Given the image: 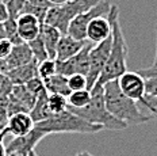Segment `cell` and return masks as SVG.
<instances>
[{"label":"cell","instance_id":"obj_1","mask_svg":"<svg viewBox=\"0 0 157 156\" xmlns=\"http://www.w3.org/2000/svg\"><path fill=\"white\" fill-rule=\"evenodd\" d=\"M107 18L111 22V50L104 67L102 75L98 79L94 87H103L109 82H115L125 72H127V56H129V48H127L125 35L119 22V7L113 4L107 14Z\"/></svg>","mask_w":157,"mask_h":156},{"label":"cell","instance_id":"obj_2","mask_svg":"<svg viewBox=\"0 0 157 156\" xmlns=\"http://www.w3.org/2000/svg\"><path fill=\"white\" fill-rule=\"evenodd\" d=\"M103 96L107 110L117 119L125 122L127 126L141 125L148 122L152 115H144L137 106V102L127 98L121 91L118 82H109L103 86Z\"/></svg>","mask_w":157,"mask_h":156},{"label":"cell","instance_id":"obj_3","mask_svg":"<svg viewBox=\"0 0 157 156\" xmlns=\"http://www.w3.org/2000/svg\"><path fill=\"white\" fill-rule=\"evenodd\" d=\"M68 110H71L73 114L86 119L87 122L102 126L103 129L122 131V129L127 128L125 122L117 119L107 110L103 96V87H94L91 90V100L86 107H83V109H68Z\"/></svg>","mask_w":157,"mask_h":156},{"label":"cell","instance_id":"obj_4","mask_svg":"<svg viewBox=\"0 0 157 156\" xmlns=\"http://www.w3.org/2000/svg\"><path fill=\"white\" fill-rule=\"evenodd\" d=\"M35 128L42 131L45 135H52V133H80V135H92L102 131V126L94 125V123L87 122L81 117L71 111L65 110L58 114H52L48 119L35 123Z\"/></svg>","mask_w":157,"mask_h":156},{"label":"cell","instance_id":"obj_5","mask_svg":"<svg viewBox=\"0 0 157 156\" xmlns=\"http://www.w3.org/2000/svg\"><path fill=\"white\" fill-rule=\"evenodd\" d=\"M100 0H69L63 6H52L45 17V25L58 29L63 34H67L69 23L77 15L95 7Z\"/></svg>","mask_w":157,"mask_h":156},{"label":"cell","instance_id":"obj_6","mask_svg":"<svg viewBox=\"0 0 157 156\" xmlns=\"http://www.w3.org/2000/svg\"><path fill=\"white\" fill-rule=\"evenodd\" d=\"M110 2L109 0H100L95 7L90 8L88 11L83 12V14L77 15L76 18L69 23L67 34L73 37L75 40L78 41H87V26L94 18L98 17H106L110 11Z\"/></svg>","mask_w":157,"mask_h":156},{"label":"cell","instance_id":"obj_7","mask_svg":"<svg viewBox=\"0 0 157 156\" xmlns=\"http://www.w3.org/2000/svg\"><path fill=\"white\" fill-rule=\"evenodd\" d=\"M111 42L113 38H107L100 44H96L92 46V49L90 52V71L87 73V88L92 90L94 86L96 84L98 79L102 75L104 67L107 64L111 50Z\"/></svg>","mask_w":157,"mask_h":156},{"label":"cell","instance_id":"obj_8","mask_svg":"<svg viewBox=\"0 0 157 156\" xmlns=\"http://www.w3.org/2000/svg\"><path fill=\"white\" fill-rule=\"evenodd\" d=\"M92 46L94 44L87 41L83 49L77 54H75L73 57L68 58L65 61H56L57 73L63 75L65 77H69L75 73H81L87 76L88 71H90V52L92 49Z\"/></svg>","mask_w":157,"mask_h":156},{"label":"cell","instance_id":"obj_9","mask_svg":"<svg viewBox=\"0 0 157 156\" xmlns=\"http://www.w3.org/2000/svg\"><path fill=\"white\" fill-rule=\"evenodd\" d=\"M8 117L18 113H30L34 107L37 96L27 90L25 84L12 86L11 92L8 94Z\"/></svg>","mask_w":157,"mask_h":156},{"label":"cell","instance_id":"obj_10","mask_svg":"<svg viewBox=\"0 0 157 156\" xmlns=\"http://www.w3.org/2000/svg\"><path fill=\"white\" fill-rule=\"evenodd\" d=\"M121 91L127 98L142 102L146 96V80L138 72H130L127 71L117 80Z\"/></svg>","mask_w":157,"mask_h":156},{"label":"cell","instance_id":"obj_11","mask_svg":"<svg viewBox=\"0 0 157 156\" xmlns=\"http://www.w3.org/2000/svg\"><path fill=\"white\" fill-rule=\"evenodd\" d=\"M44 137H46V135L34 126L33 131L27 133L26 136L14 137L8 142V145L6 147L7 148V154L12 156H29V154L31 151H34L37 144Z\"/></svg>","mask_w":157,"mask_h":156},{"label":"cell","instance_id":"obj_12","mask_svg":"<svg viewBox=\"0 0 157 156\" xmlns=\"http://www.w3.org/2000/svg\"><path fill=\"white\" fill-rule=\"evenodd\" d=\"M42 22L31 14H21L16 18V26H18L19 37L23 42H30L39 35L42 27Z\"/></svg>","mask_w":157,"mask_h":156},{"label":"cell","instance_id":"obj_13","mask_svg":"<svg viewBox=\"0 0 157 156\" xmlns=\"http://www.w3.org/2000/svg\"><path fill=\"white\" fill-rule=\"evenodd\" d=\"M111 37V22L106 17L94 18L87 26V41L96 45Z\"/></svg>","mask_w":157,"mask_h":156},{"label":"cell","instance_id":"obj_14","mask_svg":"<svg viewBox=\"0 0 157 156\" xmlns=\"http://www.w3.org/2000/svg\"><path fill=\"white\" fill-rule=\"evenodd\" d=\"M35 123L29 113H18V114L8 117L6 128L8 131V135L14 137H21V136H26L27 133H30Z\"/></svg>","mask_w":157,"mask_h":156},{"label":"cell","instance_id":"obj_15","mask_svg":"<svg viewBox=\"0 0 157 156\" xmlns=\"http://www.w3.org/2000/svg\"><path fill=\"white\" fill-rule=\"evenodd\" d=\"M33 60H35L34 56H33V52L29 46V44L26 42H22V44H18V45H14L12 46V50L10 53V56L4 60L6 65H7V69L8 72L14 68H18V67H22V65H26V64L31 63Z\"/></svg>","mask_w":157,"mask_h":156},{"label":"cell","instance_id":"obj_16","mask_svg":"<svg viewBox=\"0 0 157 156\" xmlns=\"http://www.w3.org/2000/svg\"><path fill=\"white\" fill-rule=\"evenodd\" d=\"M87 41H78L68 34H63L60 42L57 45V52H56V61H65L68 58L73 57L84 48Z\"/></svg>","mask_w":157,"mask_h":156},{"label":"cell","instance_id":"obj_17","mask_svg":"<svg viewBox=\"0 0 157 156\" xmlns=\"http://www.w3.org/2000/svg\"><path fill=\"white\" fill-rule=\"evenodd\" d=\"M38 64L39 63L37 60H33L31 63L26 64V65L14 68L7 73L8 79L11 80V83L14 86H16V84H26L31 79H34L35 76H38Z\"/></svg>","mask_w":157,"mask_h":156},{"label":"cell","instance_id":"obj_18","mask_svg":"<svg viewBox=\"0 0 157 156\" xmlns=\"http://www.w3.org/2000/svg\"><path fill=\"white\" fill-rule=\"evenodd\" d=\"M41 37L44 40V45L46 48L48 56L52 60H56V52H57V45L60 42L63 33H61L58 29L53 27V26L49 25H42L41 27Z\"/></svg>","mask_w":157,"mask_h":156},{"label":"cell","instance_id":"obj_19","mask_svg":"<svg viewBox=\"0 0 157 156\" xmlns=\"http://www.w3.org/2000/svg\"><path fill=\"white\" fill-rule=\"evenodd\" d=\"M48 98H49V92L48 91H44L37 96L34 103V107L31 109V111L29 113L30 117L33 118L34 123H38L41 121H45L49 117L52 115V111L49 109V103H48Z\"/></svg>","mask_w":157,"mask_h":156},{"label":"cell","instance_id":"obj_20","mask_svg":"<svg viewBox=\"0 0 157 156\" xmlns=\"http://www.w3.org/2000/svg\"><path fill=\"white\" fill-rule=\"evenodd\" d=\"M44 84L49 94H60V95L67 96V98L71 94V90L68 87V77L63 76V75L56 73L52 77L44 80Z\"/></svg>","mask_w":157,"mask_h":156},{"label":"cell","instance_id":"obj_21","mask_svg":"<svg viewBox=\"0 0 157 156\" xmlns=\"http://www.w3.org/2000/svg\"><path fill=\"white\" fill-rule=\"evenodd\" d=\"M68 109H83L91 100V91L90 90H80L73 91L68 96Z\"/></svg>","mask_w":157,"mask_h":156},{"label":"cell","instance_id":"obj_22","mask_svg":"<svg viewBox=\"0 0 157 156\" xmlns=\"http://www.w3.org/2000/svg\"><path fill=\"white\" fill-rule=\"evenodd\" d=\"M3 27H4V38L8 40L12 45H18L22 44L21 37L18 33V26H16V19L14 18H8L7 21L3 22Z\"/></svg>","mask_w":157,"mask_h":156},{"label":"cell","instance_id":"obj_23","mask_svg":"<svg viewBox=\"0 0 157 156\" xmlns=\"http://www.w3.org/2000/svg\"><path fill=\"white\" fill-rule=\"evenodd\" d=\"M48 103H49V109H50L52 114H58V113H63L68 109L67 96H63L60 94H49Z\"/></svg>","mask_w":157,"mask_h":156},{"label":"cell","instance_id":"obj_24","mask_svg":"<svg viewBox=\"0 0 157 156\" xmlns=\"http://www.w3.org/2000/svg\"><path fill=\"white\" fill-rule=\"evenodd\" d=\"M27 44H29V46H30V49L33 52V56H34V58L38 61V63L45 61V60L49 58L46 48H45V45H44V40H42V37H41V33H39V35L35 38V40L27 42Z\"/></svg>","mask_w":157,"mask_h":156},{"label":"cell","instance_id":"obj_25","mask_svg":"<svg viewBox=\"0 0 157 156\" xmlns=\"http://www.w3.org/2000/svg\"><path fill=\"white\" fill-rule=\"evenodd\" d=\"M57 73V65H56V60L48 58L45 61H41L38 64V76L42 80H46L52 77L53 75Z\"/></svg>","mask_w":157,"mask_h":156},{"label":"cell","instance_id":"obj_26","mask_svg":"<svg viewBox=\"0 0 157 156\" xmlns=\"http://www.w3.org/2000/svg\"><path fill=\"white\" fill-rule=\"evenodd\" d=\"M68 87H69L71 92H73V91H80V90H88L86 75L75 73V75H72V76H69L68 77Z\"/></svg>","mask_w":157,"mask_h":156},{"label":"cell","instance_id":"obj_27","mask_svg":"<svg viewBox=\"0 0 157 156\" xmlns=\"http://www.w3.org/2000/svg\"><path fill=\"white\" fill-rule=\"evenodd\" d=\"M25 86L27 87V90L30 91L31 94H34L35 96H38L39 94L44 92V91H46V88H45V84H44V80H42L39 76H35L34 79H31L30 82L26 83Z\"/></svg>","mask_w":157,"mask_h":156},{"label":"cell","instance_id":"obj_28","mask_svg":"<svg viewBox=\"0 0 157 156\" xmlns=\"http://www.w3.org/2000/svg\"><path fill=\"white\" fill-rule=\"evenodd\" d=\"M12 86L14 84L11 83L7 75L0 72V96H8V94L12 90Z\"/></svg>","mask_w":157,"mask_h":156},{"label":"cell","instance_id":"obj_29","mask_svg":"<svg viewBox=\"0 0 157 156\" xmlns=\"http://www.w3.org/2000/svg\"><path fill=\"white\" fill-rule=\"evenodd\" d=\"M141 103L148 107V109L150 110V113H152V117L157 119V96H149V95H146Z\"/></svg>","mask_w":157,"mask_h":156},{"label":"cell","instance_id":"obj_30","mask_svg":"<svg viewBox=\"0 0 157 156\" xmlns=\"http://www.w3.org/2000/svg\"><path fill=\"white\" fill-rule=\"evenodd\" d=\"M8 119V98L0 96V123H7Z\"/></svg>","mask_w":157,"mask_h":156},{"label":"cell","instance_id":"obj_31","mask_svg":"<svg viewBox=\"0 0 157 156\" xmlns=\"http://www.w3.org/2000/svg\"><path fill=\"white\" fill-rule=\"evenodd\" d=\"M12 46H14V45L8 40H6V38L0 40V60H6V58L10 56V53H11V50H12Z\"/></svg>","mask_w":157,"mask_h":156},{"label":"cell","instance_id":"obj_32","mask_svg":"<svg viewBox=\"0 0 157 156\" xmlns=\"http://www.w3.org/2000/svg\"><path fill=\"white\" fill-rule=\"evenodd\" d=\"M145 80H146V95L157 96V75L148 77Z\"/></svg>","mask_w":157,"mask_h":156},{"label":"cell","instance_id":"obj_33","mask_svg":"<svg viewBox=\"0 0 157 156\" xmlns=\"http://www.w3.org/2000/svg\"><path fill=\"white\" fill-rule=\"evenodd\" d=\"M29 4L34 6V7H38V8H44V10H49L52 7L50 2L49 0H26Z\"/></svg>","mask_w":157,"mask_h":156},{"label":"cell","instance_id":"obj_34","mask_svg":"<svg viewBox=\"0 0 157 156\" xmlns=\"http://www.w3.org/2000/svg\"><path fill=\"white\" fill-rule=\"evenodd\" d=\"M6 136H8L7 128H4V131L0 133V156H8L7 148H6V145H4V137Z\"/></svg>","mask_w":157,"mask_h":156},{"label":"cell","instance_id":"obj_35","mask_svg":"<svg viewBox=\"0 0 157 156\" xmlns=\"http://www.w3.org/2000/svg\"><path fill=\"white\" fill-rule=\"evenodd\" d=\"M10 18V14H8V8L7 6L4 4V3L0 0V22H4L7 21V19Z\"/></svg>","mask_w":157,"mask_h":156},{"label":"cell","instance_id":"obj_36","mask_svg":"<svg viewBox=\"0 0 157 156\" xmlns=\"http://www.w3.org/2000/svg\"><path fill=\"white\" fill-rule=\"evenodd\" d=\"M146 71H149V72H157V23H156V54H155V61H153L152 67L146 68Z\"/></svg>","mask_w":157,"mask_h":156},{"label":"cell","instance_id":"obj_37","mask_svg":"<svg viewBox=\"0 0 157 156\" xmlns=\"http://www.w3.org/2000/svg\"><path fill=\"white\" fill-rule=\"evenodd\" d=\"M49 2H50L52 6H63L65 3L69 2V0H49Z\"/></svg>","mask_w":157,"mask_h":156},{"label":"cell","instance_id":"obj_38","mask_svg":"<svg viewBox=\"0 0 157 156\" xmlns=\"http://www.w3.org/2000/svg\"><path fill=\"white\" fill-rule=\"evenodd\" d=\"M76 156H94V155L90 154V152H87V151H81V152H78Z\"/></svg>","mask_w":157,"mask_h":156},{"label":"cell","instance_id":"obj_39","mask_svg":"<svg viewBox=\"0 0 157 156\" xmlns=\"http://www.w3.org/2000/svg\"><path fill=\"white\" fill-rule=\"evenodd\" d=\"M6 125H7V123H0V133H2L3 131H4V128H6Z\"/></svg>","mask_w":157,"mask_h":156},{"label":"cell","instance_id":"obj_40","mask_svg":"<svg viewBox=\"0 0 157 156\" xmlns=\"http://www.w3.org/2000/svg\"><path fill=\"white\" fill-rule=\"evenodd\" d=\"M29 156H39V155H38V154H37V152H35V151H31L30 154H29Z\"/></svg>","mask_w":157,"mask_h":156},{"label":"cell","instance_id":"obj_41","mask_svg":"<svg viewBox=\"0 0 157 156\" xmlns=\"http://www.w3.org/2000/svg\"><path fill=\"white\" fill-rule=\"evenodd\" d=\"M2 2H3V3H4V4H6V6H7V4H8V3H10V2H11V0H2Z\"/></svg>","mask_w":157,"mask_h":156},{"label":"cell","instance_id":"obj_42","mask_svg":"<svg viewBox=\"0 0 157 156\" xmlns=\"http://www.w3.org/2000/svg\"><path fill=\"white\" fill-rule=\"evenodd\" d=\"M8 156H12V155H8Z\"/></svg>","mask_w":157,"mask_h":156}]
</instances>
